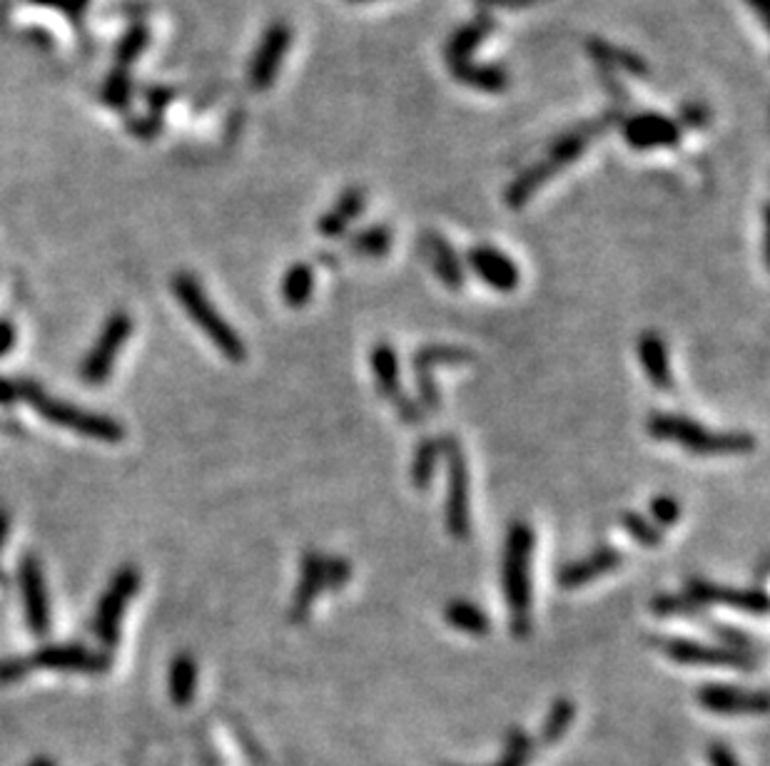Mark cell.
<instances>
[{"label": "cell", "mask_w": 770, "mask_h": 766, "mask_svg": "<svg viewBox=\"0 0 770 766\" xmlns=\"http://www.w3.org/2000/svg\"><path fill=\"white\" fill-rule=\"evenodd\" d=\"M534 527L524 521H513L503 541L501 557V590L509 610V630L524 640L534 630V585H531V563H534Z\"/></svg>", "instance_id": "1"}, {"label": "cell", "mask_w": 770, "mask_h": 766, "mask_svg": "<svg viewBox=\"0 0 770 766\" xmlns=\"http://www.w3.org/2000/svg\"><path fill=\"white\" fill-rule=\"evenodd\" d=\"M646 433L656 441L678 443L694 455H748L756 451V436L746 431H708L684 413H651Z\"/></svg>", "instance_id": "2"}, {"label": "cell", "mask_w": 770, "mask_h": 766, "mask_svg": "<svg viewBox=\"0 0 770 766\" xmlns=\"http://www.w3.org/2000/svg\"><path fill=\"white\" fill-rule=\"evenodd\" d=\"M173 292L177 296V302L185 308V314L192 318L197 328L210 338L212 346L230 361H244L247 346L242 342V336L235 332V328L227 324V318L217 312L215 304L207 298L205 286L200 279L190 272H180L173 279Z\"/></svg>", "instance_id": "3"}, {"label": "cell", "mask_w": 770, "mask_h": 766, "mask_svg": "<svg viewBox=\"0 0 770 766\" xmlns=\"http://www.w3.org/2000/svg\"><path fill=\"white\" fill-rule=\"evenodd\" d=\"M35 670L55 672H87L103 674L111 670V657L97 650H87L83 644H48L28 657H8L0 660V682H15Z\"/></svg>", "instance_id": "4"}, {"label": "cell", "mask_w": 770, "mask_h": 766, "mask_svg": "<svg viewBox=\"0 0 770 766\" xmlns=\"http://www.w3.org/2000/svg\"><path fill=\"white\" fill-rule=\"evenodd\" d=\"M25 403H31L33 411L41 418H45L48 423L65 428V431H73L83 438H95V441H105V443H117L125 438V428L121 421H115V418L105 413L85 411V408L61 401V398L48 396L38 384L33 386V391L31 396H28Z\"/></svg>", "instance_id": "5"}, {"label": "cell", "mask_w": 770, "mask_h": 766, "mask_svg": "<svg viewBox=\"0 0 770 766\" xmlns=\"http://www.w3.org/2000/svg\"><path fill=\"white\" fill-rule=\"evenodd\" d=\"M441 458L447 465V501H444V525L457 541L471 535V505H469V465L464 448L454 436H441Z\"/></svg>", "instance_id": "6"}, {"label": "cell", "mask_w": 770, "mask_h": 766, "mask_svg": "<svg viewBox=\"0 0 770 766\" xmlns=\"http://www.w3.org/2000/svg\"><path fill=\"white\" fill-rule=\"evenodd\" d=\"M651 644L664 652L668 660L686 667H720V670L756 672L760 654L738 652L724 644H708L688 637H651Z\"/></svg>", "instance_id": "7"}, {"label": "cell", "mask_w": 770, "mask_h": 766, "mask_svg": "<svg viewBox=\"0 0 770 766\" xmlns=\"http://www.w3.org/2000/svg\"><path fill=\"white\" fill-rule=\"evenodd\" d=\"M137 590H141V570H137L135 565H123L121 570L113 575V580L103 592L101 602H97V610L93 617V632L97 640H101V644H117L125 607L137 595Z\"/></svg>", "instance_id": "8"}, {"label": "cell", "mask_w": 770, "mask_h": 766, "mask_svg": "<svg viewBox=\"0 0 770 766\" xmlns=\"http://www.w3.org/2000/svg\"><path fill=\"white\" fill-rule=\"evenodd\" d=\"M133 334V318L125 312H115L107 316L101 336H97L95 346L87 351L85 361L81 364V378L91 386H101L107 376L113 374L117 356H121L123 346Z\"/></svg>", "instance_id": "9"}, {"label": "cell", "mask_w": 770, "mask_h": 766, "mask_svg": "<svg viewBox=\"0 0 770 766\" xmlns=\"http://www.w3.org/2000/svg\"><path fill=\"white\" fill-rule=\"evenodd\" d=\"M474 361V354L464 346H449V344H427L417 348V354L412 358L414 376H417V394H419V408L427 413H437L441 406L439 388L434 384V368L437 366H461Z\"/></svg>", "instance_id": "10"}, {"label": "cell", "mask_w": 770, "mask_h": 766, "mask_svg": "<svg viewBox=\"0 0 770 766\" xmlns=\"http://www.w3.org/2000/svg\"><path fill=\"white\" fill-rule=\"evenodd\" d=\"M290 45L292 28L284 20H274V23L264 28L260 43H257L250 57V67H247V83H250L254 93H264V90L274 85Z\"/></svg>", "instance_id": "11"}, {"label": "cell", "mask_w": 770, "mask_h": 766, "mask_svg": "<svg viewBox=\"0 0 770 766\" xmlns=\"http://www.w3.org/2000/svg\"><path fill=\"white\" fill-rule=\"evenodd\" d=\"M370 364H372L374 381H377V394L399 413L404 423H419L424 416L419 403L412 401V398L402 391L397 351H394L389 344L382 342L372 348Z\"/></svg>", "instance_id": "12"}, {"label": "cell", "mask_w": 770, "mask_h": 766, "mask_svg": "<svg viewBox=\"0 0 770 766\" xmlns=\"http://www.w3.org/2000/svg\"><path fill=\"white\" fill-rule=\"evenodd\" d=\"M684 592L700 607H733V610L758 617L768 612V595L766 590H758V587H728L710 583L706 577H690V580H686Z\"/></svg>", "instance_id": "13"}, {"label": "cell", "mask_w": 770, "mask_h": 766, "mask_svg": "<svg viewBox=\"0 0 770 766\" xmlns=\"http://www.w3.org/2000/svg\"><path fill=\"white\" fill-rule=\"evenodd\" d=\"M18 580H21L28 630H31L35 637H45L48 630H51V602H48L43 567L35 555L25 557L21 565V573H18Z\"/></svg>", "instance_id": "14"}, {"label": "cell", "mask_w": 770, "mask_h": 766, "mask_svg": "<svg viewBox=\"0 0 770 766\" xmlns=\"http://www.w3.org/2000/svg\"><path fill=\"white\" fill-rule=\"evenodd\" d=\"M621 135L634 149H656L674 147L680 143V133L676 119L660 113H636L621 119Z\"/></svg>", "instance_id": "15"}, {"label": "cell", "mask_w": 770, "mask_h": 766, "mask_svg": "<svg viewBox=\"0 0 770 766\" xmlns=\"http://www.w3.org/2000/svg\"><path fill=\"white\" fill-rule=\"evenodd\" d=\"M698 704L710 714H766L768 712V696L766 692L756 690H740V686L730 684H704L696 692Z\"/></svg>", "instance_id": "16"}, {"label": "cell", "mask_w": 770, "mask_h": 766, "mask_svg": "<svg viewBox=\"0 0 770 766\" xmlns=\"http://www.w3.org/2000/svg\"><path fill=\"white\" fill-rule=\"evenodd\" d=\"M467 264L493 292L511 294L521 282L517 262L491 244H474L467 252Z\"/></svg>", "instance_id": "17"}, {"label": "cell", "mask_w": 770, "mask_h": 766, "mask_svg": "<svg viewBox=\"0 0 770 766\" xmlns=\"http://www.w3.org/2000/svg\"><path fill=\"white\" fill-rule=\"evenodd\" d=\"M621 565H624V553L611 545H599L596 550H591L589 555L561 567L559 585L564 587V590H579V587H584L589 583L599 580V577L618 570Z\"/></svg>", "instance_id": "18"}, {"label": "cell", "mask_w": 770, "mask_h": 766, "mask_svg": "<svg viewBox=\"0 0 770 766\" xmlns=\"http://www.w3.org/2000/svg\"><path fill=\"white\" fill-rule=\"evenodd\" d=\"M324 553L310 547L302 555L300 563V583L298 590L292 595L290 605V622L302 625L312 615V607L318 602V597L324 592Z\"/></svg>", "instance_id": "19"}, {"label": "cell", "mask_w": 770, "mask_h": 766, "mask_svg": "<svg viewBox=\"0 0 770 766\" xmlns=\"http://www.w3.org/2000/svg\"><path fill=\"white\" fill-rule=\"evenodd\" d=\"M419 249L424 259L439 282L449 288V292H459L464 286V264L461 256L454 252V246L444 239L439 232H424L419 237Z\"/></svg>", "instance_id": "20"}, {"label": "cell", "mask_w": 770, "mask_h": 766, "mask_svg": "<svg viewBox=\"0 0 770 766\" xmlns=\"http://www.w3.org/2000/svg\"><path fill=\"white\" fill-rule=\"evenodd\" d=\"M493 30H497V18H493V13H481V10L469 20V23H464L454 30L447 40V45H444V60H447V67L471 60L474 50H477L483 40L493 33Z\"/></svg>", "instance_id": "21"}, {"label": "cell", "mask_w": 770, "mask_h": 766, "mask_svg": "<svg viewBox=\"0 0 770 766\" xmlns=\"http://www.w3.org/2000/svg\"><path fill=\"white\" fill-rule=\"evenodd\" d=\"M638 361L651 384L658 391H674V371L668 364L666 342L656 332H644L638 336Z\"/></svg>", "instance_id": "22"}, {"label": "cell", "mask_w": 770, "mask_h": 766, "mask_svg": "<svg viewBox=\"0 0 770 766\" xmlns=\"http://www.w3.org/2000/svg\"><path fill=\"white\" fill-rule=\"evenodd\" d=\"M586 53L591 60H594L596 67L614 70V73L616 70H624V73L634 75V77H648L651 75V67L644 57L634 53V50L608 43V40H604V38H589Z\"/></svg>", "instance_id": "23"}, {"label": "cell", "mask_w": 770, "mask_h": 766, "mask_svg": "<svg viewBox=\"0 0 770 766\" xmlns=\"http://www.w3.org/2000/svg\"><path fill=\"white\" fill-rule=\"evenodd\" d=\"M449 73L454 75V80H459L461 85L481 90V93H503V90L509 87V73L501 65L493 63H474V60H467V63L451 65Z\"/></svg>", "instance_id": "24"}, {"label": "cell", "mask_w": 770, "mask_h": 766, "mask_svg": "<svg viewBox=\"0 0 770 766\" xmlns=\"http://www.w3.org/2000/svg\"><path fill=\"white\" fill-rule=\"evenodd\" d=\"M551 177H556V172L547 159L521 169V172L507 185V189H503V202H507L509 209H524L529 199L534 197Z\"/></svg>", "instance_id": "25"}, {"label": "cell", "mask_w": 770, "mask_h": 766, "mask_svg": "<svg viewBox=\"0 0 770 766\" xmlns=\"http://www.w3.org/2000/svg\"><path fill=\"white\" fill-rule=\"evenodd\" d=\"M444 620H447L451 630L469 637H487L491 632L489 615L483 612L477 602L464 600V597H457V600H449L444 605Z\"/></svg>", "instance_id": "26"}, {"label": "cell", "mask_w": 770, "mask_h": 766, "mask_svg": "<svg viewBox=\"0 0 770 766\" xmlns=\"http://www.w3.org/2000/svg\"><path fill=\"white\" fill-rule=\"evenodd\" d=\"M167 682H170V696L175 704L187 706L197 694V662L192 654L180 652L170 664V674H167Z\"/></svg>", "instance_id": "27"}, {"label": "cell", "mask_w": 770, "mask_h": 766, "mask_svg": "<svg viewBox=\"0 0 770 766\" xmlns=\"http://www.w3.org/2000/svg\"><path fill=\"white\" fill-rule=\"evenodd\" d=\"M439 461H441L439 438H424V441L417 445V451H414L412 468H409L412 485L417 487V491H427V487L431 485L434 475H437Z\"/></svg>", "instance_id": "28"}, {"label": "cell", "mask_w": 770, "mask_h": 766, "mask_svg": "<svg viewBox=\"0 0 770 766\" xmlns=\"http://www.w3.org/2000/svg\"><path fill=\"white\" fill-rule=\"evenodd\" d=\"M314 294V269L304 262L292 264L282 276V298L292 308H302Z\"/></svg>", "instance_id": "29"}, {"label": "cell", "mask_w": 770, "mask_h": 766, "mask_svg": "<svg viewBox=\"0 0 770 766\" xmlns=\"http://www.w3.org/2000/svg\"><path fill=\"white\" fill-rule=\"evenodd\" d=\"M576 720V704L566 700V696H559V700L551 704V710L547 714L544 724H541V734H539V744L541 746H551L556 744L561 736H564L571 724Z\"/></svg>", "instance_id": "30"}, {"label": "cell", "mask_w": 770, "mask_h": 766, "mask_svg": "<svg viewBox=\"0 0 770 766\" xmlns=\"http://www.w3.org/2000/svg\"><path fill=\"white\" fill-rule=\"evenodd\" d=\"M394 232L387 224H372L350 239V249L364 259H382L389 254Z\"/></svg>", "instance_id": "31"}, {"label": "cell", "mask_w": 770, "mask_h": 766, "mask_svg": "<svg viewBox=\"0 0 770 766\" xmlns=\"http://www.w3.org/2000/svg\"><path fill=\"white\" fill-rule=\"evenodd\" d=\"M651 612L658 617H694V620H706V607L696 605L686 592L656 595L651 600Z\"/></svg>", "instance_id": "32"}, {"label": "cell", "mask_w": 770, "mask_h": 766, "mask_svg": "<svg viewBox=\"0 0 770 766\" xmlns=\"http://www.w3.org/2000/svg\"><path fill=\"white\" fill-rule=\"evenodd\" d=\"M147 45H150V30L141 23L131 25L115 48V65L127 70V65H133L145 53Z\"/></svg>", "instance_id": "33"}, {"label": "cell", "mask_w": 770, "mask_h": 766, "mask_svg": "<svg viewBox=\"0 0 770 766\" xmlns=\"http://www.w3.org/2000/svg\"><path fill=\"white\" fill-rule=\"evenodd\" d=\"M621 527H624L626 535H631V541H636L641 547H658L664 543V533L658 527L636 511L621 513Z\"/></svg>", "instance_id": "34"}, {"label": "cell", "mask_w": 770, "mask_h": 766, "mask_svg": "<svg viewBox=\"0 0 770 766\" xmlns=\"http://www.w3.org/2000/svg\"><path fill=\"white\" fill-rule=\"evenodd\" d=\"M534 754V739L524 730H509L501 759L493 766H527Z\"/></svg>", "instance_id": "35"}, {"label": "cell", "mask_w": 770, "mask_h": 766, "mask_svg": "<svg viewBox=\"0 0 770 766\" xmlns=\"http://www.w3.org/2000/svg\"><path fill=\"white\" fill-rule=\"evenodd\" d=\"M131 97H133V80L131 75H127V70L123 67L113 70L103 83V99L115 109H125L127 105H131Z\"/></svg>", "instance_id": "36"}, {"label": "cell", "mask_w": 770, "mask_h": 766, "mask_svg": "<svg viewBox=\"0 0 770 766\" xmlns=\"http://www.w3.org/2000/svg\"><path fill=\"white\" fill-rule=\"evenodd\" d=\"M354 567L342 555H327L324 557V590L330 592H342L344 585L352 580Z\"/></svg>", "instance_id": "37"}, {"label": "cell", "mask_w": 770, "mask_h": 766, "mask_svg": "<svg viewBox=\"0 0 770 766\" xmlns=\"http://www.w3.org/2000/svg\"><path fill=\"white\" fill-rule=\"evenodd\" d=\"M648 511H651V523H654L658 531L660 527H674L680 521V503L678 497L670 493L656 495L654 501H651Z\"/></svg>", "instance_id": "38"}, {"label": "cell", "mask_w": 770, "mask_h": 766, "mask_svg": "<svg viewBox=\"0 0 770 766\" xmlns=\"http://www.w3.org/2000/svg\"><path fill=\"white\" fill-rule=\"evenodd\" d=\"M706 622H708L710 630H714V634L718 637V644L730 647V650H738V652L760 654L753 637H748L746 632H740V630H736V627H730L726 622H718V620H706Z\"/></svg>", "instance_id": "39"}, {"label": "cell", "mask_w": 770, "mask_h": 766, "mask_svg": "<svg viewBox=\"0 0 770 766\" xmlns=\"http://www.w3.org/2000/svg\"><path fill=\"white\" fill-rule=\"evenodd\" d=\"M364 204H367V195H364V189L360 187H347L344 192L340 195L337 199V204H334L332 209L337 212L344 222H354L362 212H364Z\"/></svg>", "instance_id": "40"}, {"label": "cell", "mask_w": 770, "mask_h": 766, "mask_svg": "<svg viewBox=\"0 0 770 766\" xmlns=\"http://www.w3.org/2000/svg\"><path fill=\"white\" fill-rule=\"evenodd\" d=\"M35 381H25V378H8L0 376V406H13L18 401H28Z\"/></svg>", "instance_id": "41"}, {"label": "cell", "mask_w": 770, "mask_h": 766, "mask_svg": "<svg viewBox=\"0 0 770 766\" xmlns=\"http://www.w3.org/2000/svg\"><path fill=\"white\" fill-rule=\"evenodd\" d=\"M710 107L704 105V103H688L680 107V113H678V127L684 129V127H690V129H700V127H706L710 123Z\"/></svg>", "instance_id": "42"}, {"label": "cell", "mask_w": 770, "mask_h": 766, "mask_svg": "<svg viewBox=\"0 0 770 766\" xmlns=\"http://www.w3.org/2000/svg\"><path fill=\"white\" fill-rule=\"evenodd\" d=\"M706 759L710 766H740L733 749L724 742H710L706 749Z\"/></svg>", "instance_id": "43"}, {"label": "cell", "mask_w": 770, "mask_h": 766, "mask_svg": "<svg viewBox=\"0 0 770 766\" xmlns=\"http://www.w3.org/2000/svg\"><path fill=\"white\" fill-rule=\"evenodd\" d=\"M318 229H320L322 237L340 239V237H344V232H347V222H344V219L337 212H334V209H330V212H324L320 217Z\"/></svg>", "instance_id": "44"}, {"label": "cell", "mask_w": 770, "mask_h": 766, "mask_svg": "<svg viewBox=\"0 0 770 766\" xmlns=\"http://www.w3.org/2000/svg\"><path fill=\"white\" fill-rule=\"evenodd\" d=\"M160 129H163V117L160 115H147V117L135 119V123L131 125V133H135L137 137H145V139L157 137V135H160Z\"/></svg>", "instance_id": "45"}, {"label": "cell", "mask_w": 770, "mask_h": 766, "mask_svg": "<svg viewBox=\"0 0 770 766\" xmlns=\"http://www.w3.org/2000/svg\"><path fill=\"white\" fill-rule=\"evenodd\" d=\"M87 6H91V0H55V10H61L71 23H81Z\"/></svg>", "instance_id": "46"}, {"label": "cell", "mask_w": 770, "mask_h": 766, "mask_svg": "<svg viewBox=\"0 0 770 766\" xmlns=\"http://www.w3.org/2000/svg\"><path fill=\"white\" fill-rule=\"evenodd\" d=\"M175 93L170 87H153V93L147 95V105H150V115H163V109L173 103Z\"/></svg>", "instance_id": "47"}, {"label": "cell", "mask_w": 770, "mask_h": 766, "mask_svg": "<svg viewBox=\"0 0 770 766\" xmlns=\"http://www.w3.org/2000/svg\"><path fill=\"white\" fill-rule=\"evenodd\" d=\"M15 338H18L15 324L8 322V318H0V356H6V354L13 351Z\"/></svg>", "instance_id": "48"}, {"label": "cell", "mask_w": 770, "mask_h": 766, "mask_svg": "<svg viewBox=\"0 0 770 766\" xmlns=\"http://www.w3.org/2000/svg\"><path fill=\"white\" fill-rule=\"evenodd\" d=\"M746 3L750 6V10L758 15L760 23H763L768 28V13H770V8H768V0H746Z\"/></svg>", "instance_id": "49"}, {"label": "cell", "mask_w": 770, "mask_h": 766, "mask_svg": "<svg viewBox=\"0 0 770 766\" xmlns=\"http://www.w3.org/2000/svg\"><path fill=\"white\" fill-rule=\"evenodd\" d=\"M541 3V0H497V8H507V10H524L529 6Z\"/></svg>", "instance_id": "50"}, {"label": "cell", "mask_w": 770, "mask_h": 766, "mask_svg": "<svg viewBox=\"0 0 770 766\" xmlns=\"http://www.w3.org/2000/svg\"><path fill=\"white\" fill-rule=\"evenodd\" d=\"M8 525H11V515H8L6 507H0V550H3V543L8 537Z\"/></svg>", "instance_id": "51"}, {"label": "cell", "mask_w": 770, "mask_h": 766, "mask_svg": "<svg viewBox=\"0 0 770 766\" xmlns=\"http://www.w3.org/2000/svg\"><path fill=\"white\" fill-rule=\"evenodd\" d=\"M474 3H477L481 13H491V10L497 8V0H474Z\"/></svg>", "instance_id": "52"}, {"label": "cell", "mask_w": 770, "mask_h": 766, "mask_svg": "<svg viewBox=\"0 0 770 766\" xmlns=\"http://www.w3.org/2000/svg\"><path fill=\"white\" fill-rule=\"evenodd\" d=\"M28 3L41 6V8H55V0H28Z\"/></svg>", "instance_id": "53"}, {"label": "cell", "mask_w": 770, "mask_h": 766, "mask_svg": "<svg viewBox=\"0 0 770 766\" xmlns=\"http://www.w3.org/2000/svg\"><path fill=\"white\" fill-rule=\"evenodd\" d=\"M33 766H53V764H51V762H45V759H43V762H35V764H33Z\"/></svg>", "instance_id": "54"}, {"label": "cell", "mask_w": 770, "mask_h": 766, "mask_svg": "<svg viewBox=\"0 0 770 766\" xmlns=\"http://www.w3.org/2000/svg\"><path fill=\"white\" fill-rule=\"evenodd\" d=\"M350 3H370V0H350Z\"/></svg>", "instance_id": "55"}, {"label": "cell", "mask_w": 770, "mask_h": 766, "mask_svg": "<svg viewBox=\"0 0 770 766\" xmlns=\"http://www.w3.org/2000/svg\"><path fill=\"white\" fill-rule=\"evenodd\" d=\"M444 766H457V764H444Z\"/></svg>", "instance_id": "56"}]
</instances>
